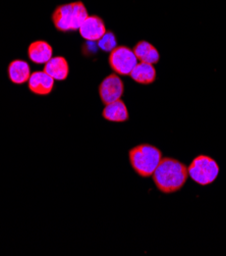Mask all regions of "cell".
<instances>
[{
	"label": "cell",
	"instance_id": "1",
	"mask_svg": "<svg viewBox=\"0 0 226 256\" xmlns=\"http://www.w3.org/2000/svg\"><path fill=\"white\" fill-rule=\"evenodd\" d=\"M152 176L160 192L171 194L182 190L188 181L189 172L182 162L172 158H163Z\"/></svg>",
	"mask_w": 226,
	"mask_h": 256
},
{
	"label": "cell",
	"instance_id": "2",
	"mask_svg": "<svg viewBox=\"0 0 226 256\" xmlns=\"http://www.w3.org/2000/svg\"><path fill=\"white\" fill-rule=\"evenodd\" d=\"M88 16L86 6L82 2H74L58 6L51 18L57 31L68 33L78 31Z\"/></svg>",
	"mask_w": 226,
	"mask_h": 256
},
{
	"label": "cell",
	"instance_id": "3",
	"mask_svg": "<svg viewBox=\"0 0 226 256\" xmlns=\"http://www.w3.org/2000/svg\"><path fill=\"white\" fill-rule=\"evenodd\" d=\"M163 158L159 148L151 144H141L132 148L129 160L134 170L143 178L152 176Z\"/></svg>",
	"mask_w": 226,
	"mask_h": 256
},
{
	"label": "cell",
	"instance_id": "4",
	"mask_svg": "<svg viewBox=\"0 0 226 256\" xmlns=\"http://www.w3.org/2000/svg\"><path fill=\"white\" fill-rule=\"evenodd\" d=\"M188 172L195 183L201 186H208L218 178L220 168L214 158L201 154L193 160L188 168Z\"/></svg>",
	"mask_w": 226,
	"mask_h": 256
},
{
	"label": "cell",
	"instance_id": "5",
	"mask_svg": "<svg viewBox=\"0 0 226 256\" xmlns=\"http://www.w3.org/2000/svg\"><path fill=\"white\" fill-rule=\"evenodd\" d=\"M109 66L111 70L118 76H130L138 58L134 50L127 46H117L109 54Z\"/></svg>",
	"mask_w": 226,
	"mask_h": 256
},
{
	"label": "cell",
	"instance_id": "6",
	"mask_svg": "<svg viewBox=\"0 0 226 256\" xmlns=\"http://www.w3.org/2000/svg\"><path fill=\"white\" fill-rule=\"evenodd\" d=\"M124 93V84L117 74H111L99 86V96L104 106L121 99Z\"/></svg>",
	"mask_w": 226,
	"mask_h": 256
},
{
	"label": "cell",
	"instance_id": "7",
	"mask_svg": "<svg viewBox=\"0 0 226 256\" xmlns=\"http://www.w3.org/2000/svg\"><path fill=\"white\" fill-rule=\"evenodd\" d=\"M80 35L86 41L97 42L106 33V26L99 16H88L79 29Z\"/></svg>",
	"mask_w": 226,
	"mask_h": 256
},
{
	"label": "cell",
	"instance_id": "8",
	"mask_svg": "<svg viewBox=\"0 0 226 256\" xmlns=\"http://www.w3.org/2000/svg\"><path fill=\"white\" fill-rule=\"evenodd\" d=\"M54 79L44 70H37L31 74L28 81L30 91L36 95H48L54 88Z\"/></svg>",
	"mask_w": 226,
	"mask_h": 256
},
{
	"label": "cell",
	"instance_id": "9",
	"mask_svg": "<svg viewBox=\"0 0 226 256\" xmlns=\"http://www.w3.org/2000/svg\"><path fill=\"white\" fill-rule=\"evenodd\" d=\"M53 48L47 41L37 40L32 42L28 48V56L36 64H45L53 56Z\"/></svg>",
	"mask_w": 226,
	"mask_h": 256
},
{
	"label": "cell",
	"instance_id": "10",
	"mask_svg": "<svg viewBox=\"0 0 226 256\" xmlns=\"http://www.w3.org/2000/svg\"><path fill=\"white\" fill-rule=\"evenodd\" d=\"M30 64L22 60H14L7 66V74L9 81L14 85H22L28 83L31 76Z\"/></svg>",
	"mask_w": 226,
	"mask_h": 256
},
{
	"label": "cell",
	"instance_id": "11",
	"mask_svg": "<svg viewBox=\"0 0 226 256\" xmlns=\"http://www.w3.org/2000/svg\"><path fill=\"white\" fill-rule=\"evenodd\" d=\"M130 76L138 84L151 85L156 81L157 72L154 64L140 62L136 64Z\"/></svg>",
	"mask_w": 226,
	"mask_h": 256
},
{
	"label": "cell",
	"instance_id": "12",
	"mask_svg": "<svg viewBox=\"0 0 226 256\" xmlns=\"http://www.w3.org/2000/svg\"><path fill=\"white\" fill-rule=\"evenodd\" d=\"M102 116L104 120L111 122H124L129 120L130 114L124 102L119 99L105 106Z\"/></svg>",
	"mask_w": 226,
	"mask_h": 256
},
{
	"label": "cell",
	"instance_id": "13",
	"mask_svg": "<svg viewBox=\"0 0 226 256\" xmlns=\"http://www.w3.org/2000/svg\"><path fill=\"white\" fill-rule=\"evenodd\" d=\"M43 70L52 76L55 81H64L69 74V66L65 58L54 56L45 64Z\"/></svg>",
	"mask_w": 226,
	"mask_h": 256
},
{
	"label": "cell",
	"instance_id": "14",
	"mask_svg": "<svg viewBox=\"0 0 226 256\" xmlns=\"http://www.w3.org/2000/svg\"><path fill=\"white\" fill-rule=\"evenodd\" d=\"M133 50L138 60L140 62L151 64H156L160 60V54L158 52L157 48L148 41H145V40L139 41L135 45Z\"/></svg>",
	"mask_w": 226,
	"mask_h": 256
},
{
	"label": "cell",
	"instance_id": "15",
	"mask_svg": "<svg viewBox=\"0 0 226 256\" xmlns=\"http://www.w3.org/2000/svg\"><path fill=\"white\" fill-rule=\"evenodd\" d=\"M98 47L103 52H111L117 47V38L115 34L111 31H106V33L102 36V38L97 41Z\"/></svg>",
	"mask_w": 226,
	"mask_h": 256
}]
</instances>
